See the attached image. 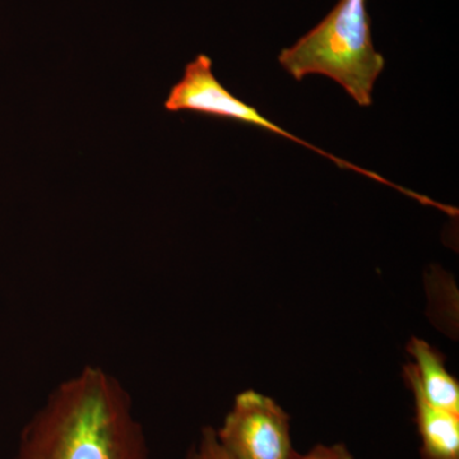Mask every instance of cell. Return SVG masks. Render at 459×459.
I'll list each match as a JSON object with an SVG mask.
<instances>
[{"label":"cell","instance_id":"6da1fadb","mask_svg":"<svg viewBox=\"0 0 459 459\" xmlns=\"http://www.w3.org/2000/svg\"><path fill=\"white\" fill-rule=\"evenodd\" d=\"M16 459H150V448L123 383L104 368L86 365L33 413Z\"/></svg>","mask_w":459,"mask_h":459},{"label":"cell","instance_id":"7a4b0ae2","mask_svg":"<svg viewBox=\"0 0 459 459\" xmlns=\"http://www.w3.org/2000/svg\"><path fill=\"white\" fill-rule=\"evenodd\" d=\"M279 62L296 81L325 75L356 104L370 107L385 60L374 48L367 0H338L318 25L281 51Z\"/></svg>","mask_w":459,"mask_h":459},{"label":"cell","instance_id":"3957f363","mask_svg":"<svg viewBox=\"0 0 459 459\" xmlns=\"http://www.w3.org/2000/svg\"><path fill=\"white\" fill-rule=\"evenodd\" d=\"M165 108L170 113L190 111V113L210 115V117H222V119L258 126V128L265 129V131L273 133V134L282 135L287 140L309 148L318 155L327 157L338 168L349 169V170L370 178L377 183L397 189L402 195L416 199L419 204L430 205V207L434 205L433 199L397 186V184L392 183L391 180L385 179L377 172L367 170L361 166L353 165L346 160L331 155V153L323 151L322 148L307 143L301 138L296 137L291 133L281 128L276 123L271 122L270 119L263 117L261 111L250 107L243 100L238 99L226 87L222 86V83L213 74L212 60L208 56H198L193 62L186 65L183 77H181L179 82L171 87L170 92H169L168 99L165 101Z\"/></svg>","mask_w":459,"mask_h":459},{"label":"cell","instance_id":"277c9868","mask_svg":"<svg viewBox=\"0 0 459 459\" xmlns=\"http://www.w3.org/2000/svg\"><path fill=\"white\" fill-rule=\"evenodd\" d=\"M217 440L231 459H292L291 419L273 398L244 391L214 429Z\"/></svg>","mask_w":459,"mask_h":459},{"label":"cell","instance_id":"5b68a950","mask_svg":"<svg viewBox=\"0 0 459 459\" xmlns=\"http://www.w3.org/2000/svg\"><path fill=\"white\" fill-rule=\"evenodd\" d=\"M403 377L415 402L421 459H459V413L430 403L409 371L403 369Z\"/></svg>","mask_w":459,"mask_h":459},{"label":"cell","instance_id":"8992f818","mask_svg":"<svg viewBox=\"0 0 459 459\" xmlns=\"http://www.w3.org/2000/svg\"><path fill=\"white\" fill-rule=\"evenodd\" d=\"M412 362L403 367L430 403L459 413V383L446 367L442 353L425 340L412 337L407 344Z\"/></svg>","mask_w":459,"mask_h":459},{"label":"cell","instance_id":"52a82bcc","mask_svg":"<svg viewBox=\"0 0 459 459\" xmlns=\"http://www.w3.org/2000/svg\"><path fill=\"white\" fill-rule=\"evenodd\" d=\"M184 459H231L217 440L214 428L205 427L190 446Z\"/></svg>","mask_w":459,"mask_h":459},{"label":"cell","instance_id":"ba28073f","mask_svg":"<svg viewBox=\"0 0 459 459\" xmlns=\"http://www.w3.org/2000/svg\"><path fill=\"white\" fill-rule=\"evenodd\" d=\"M292 459H356L351 451L347 448L346 444L336 443L331 446L325 444H316L310 451L305 455H295Z\"/></svg>","mask_w":459,"mask_h":459}]
</instances>
